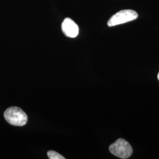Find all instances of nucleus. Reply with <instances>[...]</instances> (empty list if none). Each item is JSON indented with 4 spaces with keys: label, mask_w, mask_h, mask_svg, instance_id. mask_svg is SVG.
Returning <instances> with one entry per match:
<instances>
[{
    "label": "nucleus",
    "mask_w": 159,
    "mask_h": 159,
    "mask_svg": "<svg viewBox=\"0 0 159 159\" xmlns=\"http://www.w3.org/2000/svg\"><path fill=\"white\" fill-rule=\"evenodd\" d=\"M138 17L137 12L132 10H124L116 13L108 20V27H113L128 23L136 20Z\"/></svg>",
    "instance_id": "obj_3"
},
{
    "label": "nucleus",
    "mask_w": 159,
    "mask_h": 159,
    "mask_svg": "<svg viewBox=\"0 0 159 159\" xmlns=\"http://www.w3.org/2000/svg\"><path fill=\"white\" fill-rule=\"evenodd\" d=\"M157 79H158V80H159V73H158V75H157Z\"/></svg>",
    "instance_id": "obj_6"
},
{
    "label": "nucleus",
    "mask_w": 159,
    "mask_h": 159,
    "mask_svg": "<svg viewBox=\"0 0 159 159\" xmlns=\"http://www.w3.org/2000/svg\"><path fill=\"white\" fill-rule=\"evenodd\" d=\"M61 29L63 33L70 38L76 37L79 33L78 25L70 18L64 20L61 24Z\"/></svg>",
    "instance_id": "obj_4"
},
{
    "label": "nucleus",
    "mask_w": 159,
    "mask_h": 159,
    "mask_svg": "<svg viewBox=\"0 0 159 159\" xmlns=\"http://www.w3.org/2000/svg\"><path fill=\"white\" fill-rule=\"evenodd\" d=\"M111 153L120 159H128L133 154V148L129 143L123 139H119L109 147Z\"/></svg>",
    "instance_id": "obj_2"
},
{
    "label": "nucleus",
    "mask_w": 159,
    "mask_h": 159,
    "mask_svg": "<svg viewBox=\"0 0 159 159\" xmlns=\"http://www.w3.org/2000/svg\"><path fill=\"white\" fill-rule=\"evenodd\" d=\"M6 121L10 125L16 126H23L28 120L26 113L21 108L18 107H11L7 108L4 114Z\"/></svg>",
    "instance_id": "obj_1"
},
{
    "label": "nucleus",
    "mask_w": 159,
    "mask_h": 159,
    "mask_svg": "<svg viewBox=\"0 0 159 159\" xmlns=\"http://www.w3.org/2000/svg\"><path fill=\"white\" fill-rule=\"evenodd\" d=\"M47 156L50 159H65V157H63L62 155L52 150L48 151L47 152Z\"/></svg>",
    "instance_id": "obj_5"
}]
</instances>
